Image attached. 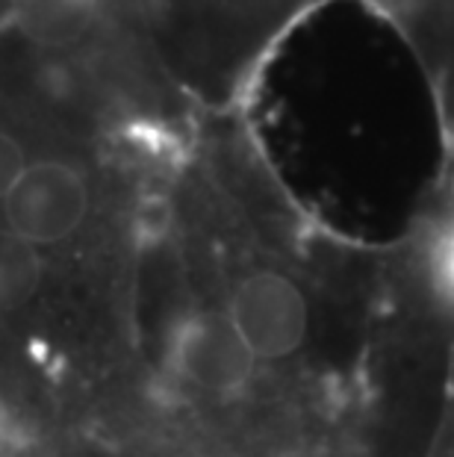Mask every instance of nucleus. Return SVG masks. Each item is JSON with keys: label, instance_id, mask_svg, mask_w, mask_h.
Returning <instances> with one entry per match:
<instances>
[{"label": "nucleus", "instance_id": "423d86ee", "mask_svg": "<svg viewBox=\"0 0 454 457\" xmlns=\"http://www.w3.org/2000/svg\"><path fill=\"white\" fill-rule=\"evenodd\" d=\"M24 18L45 36H69L89 21L95 0H21Z\"/></svg>", "mask_w": 454, "mask_h": 457}, {"label": "nucleus", "instance_id": "f257e3e1", "mask_svg": "<svg viewBox=\"0 0 454 457\" xmlns=\"http://www.w3.org/2000/svg\"><path fill=\"white\" fill-rule=\"evenodd\" d=\"M263 363L251 354L225 307L192 310L169 334L166 372L189 404L230 411L254 395Z\"/></svg>", "mask_w": 454, "mask_h": 457}, {"label": "nucleus", "instance_id": "7ed1b4c3", "mask_svg": "<svg viewBox=\"0 0 454 457\" xmlns=\"http://www.w3.org/2000/svg\"><path fill=\"white\" fill-rule=\"evenodd\" d=\"M4 219L33 245H60L83 228L89 216V183L62 160L27 162L4 195Z\"/></svg>", "mask_w": 454, "mask_h": 457}, {"label": "nucleus", "instance_id": "0eeeda50", "mask_svg": "<svg viewBox=\"0 0 454 457\" xmlns=\"http://www.w3.org/2000/svg\"><path fill=\"white\" fill-rule=\"evenodd\" d=\"M24 165H27V160H24L21 145H18L6 130H0V201H4V195L15 183L18 174L24 171Z\"/></svg>", "mask_w": 454, "mask_h": 457}, {"label": "nucleus", "instance_id": "f03ea898", "mask_svg": "<svg viewBox=\"0 0 454 457\" xmlns=\"http://www.w3.org/2000/svg\"><path fill=\"white\" fill-rule=\"evenodd\" d=\"M225 313L266 369L298 363L310 354L318 313L304 280L280 266L243 271L225 295Z\"/></svg>", "mask_w": 454, "mask_h": 457}, {"label": "nucleus", "instance_id": "39448f33", "mask_svg": "<svg viewBox=\"0 0 454 457\" xmlns=\"http://www.w3.org/2000/svg\"><path fill=\"white\" fill-rule=\"evenodd\" d=\"M42 280L38 245L18 237L12 228H0V313L24 307Z\"/></svg>", "mask_w": 454, "mask_h": 457}, {"label": "nucleus", "instance_id": "20e7f679", "mask_svg": "<svg viewBox=\"0 0 454 457\" xmlns=\"http://www.w3.org/2000/svg\"><path fill=\"white\" fill-rule=\"evenodd\" d=\"M413 280L428 307L454 328V216L428 233L413 262Z\"/></svg>", "mask_w": 454, "mask_h": 457}]
</instances>
